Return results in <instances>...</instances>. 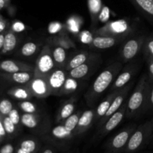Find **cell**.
I'll return each mask as SVG.
<instances>
[{"instance_id":"6da1fadb","label":"cell","mask_w":153,"mask_h":153,"mask_svg":"<svg viewBox=\"0 0 153 153\" xmlns=\"http://www.w3.org/2000/svg\"><path fill=\"white\" fill-rule=\"evenodd\" d=\"M123 67V64L122 62L116 61L111 64L100 73L85 94V101L88 106L92 107L102 94L111 86L117 76L122 70Z\"/></svg>"},{"instance_id":"7a4b0ae2","label":"cell","mask_w":153,"mask_h":153,"mask_svg":"<svg viewBox=\"0 0 153 153\" xmlns=\"http://www.w3.org/2000/svg\"><path fill=\"white\" fill-rule=\"evenodd\" d=\"M149 85V75L144 73L140 78L133 92L127 100L126 117L130 119L145 113Z\"/></svg>"},{"instance_id":"3957f363","label":"cell","mask_w":153,"mask_h":153,"mask_svg":"<svg viewBox=\"0 0 153 153\" xmlns=\"http://www.w3.org/2000/svg\"><path fill=\"white\" fill-rule=\"evenodd\" d=\"M134 31V26L126 19L111 21L105 24L101 28L94 29V35L111 36V37L128 38Z\"/></svg>"},{"instance_id":"277c9868","label":"cell","mask_w":153,"mask_h":153,"mask_svg":"<svg viewBox=\"0 0 153 153\" xmlns=\"http://www.w3.org/2000/svg\"><path fill=\"white\" fill-rule=\"evenodd\" d=\"M55 68L51 45L46 43L41 48L34 65V76L47 78Z\"/></svg>"},{"instance_id":"5b68a950","label":"cell","mask_w":153,"mask_h":153,"mask_svg":"<svg viewBox=\"0 0 153 153\" xmlns=\"http://www.w3.org/2000/svg\"><path fill=\"white\" fill-rule=\"evenodd\" d=\"M146 36L144 34L134 36L126 39L120 49V58L123 64L132 61L142 50Z\"/></svg>"},{"instance_id":"8992f818","label":"cell","mask_w":153,"mask_h":153,"mask_svg":"<svg viewBox=\"0 0 153 153\" xmlns=\"http://www.w3.org/2000/svg\"><path fill=\"white\" fill-rule=\"evenodd\" d=\"M82 113V111L79 110L75 111L64 122L57 124L51 129V136L58 140H67L76 134V127Z\"/></svg>"},{"instance_id":"52a82bcc","label":"cell","mask_w":153,"mask_h":153,"mask_svg":"<svg viewBox=\"0 0 153 153\" xmlns=\"http://www.w3.org/2000/svg\"><path fill=\"white\" fill-rule=\"evenodd\" d=\"M100 62V55L99 53H94V55L86 62L69 71L68 76L78 80L87 79L96 71Z\"/></svg>"},{"instance_id":"ba28073f","label":"cell","mask_w":153,"mask_h":153,"mask_svg":"<svg viewBox=\"0 0 153 153\" xmlns=\"http://www.w3.org/2000/svg\"><path fill=\"white\" fill-rule=\"evenodd\" d=\"M133 85H134V82H129L128 85H126L125 87H123V88H121V89L120 90V92L118 93L117 97H115L113 102L111 105L110 108H109L108 110L107 111L105 114L104 117L99 121V127L102 126L103 124L109 119V117H110L111 115H113L114 114L115 112L123 105V104L128 100V93H129V91L131 90Z\"/></svg>"},{"instance_id":"9c48e42d","label":"cell","mask_w":153,"mask_h":153,"mask_svg":"<svg viewBox=\"0 0 153 153\" xmlns=\"http://www.w3.org/2000/svg\"><path fill=\"white\" fill-rule=\"evenodd\" d=\"M68 76V72L64 68L55 67L47 76V82L50 88L51 95L58 96L66 79Z\"/></svg>"},{"instance_id":"30bf717a","label":"cell","mask_w":153,"mask_h":153,"mask_svg":"<svg viewBox=\"0 0 153 153\" xmlns=\"http://www.w3.org/2000/svg\"><path fill=\"white\" fill-rule=\"evenodd\" d=\"M137 70H138V68L137 67V64H135L134 63H131V64H127L120 72L118 76H117L116 79L111 86V92L121 89L126 85H128L131 82L134 75L136 74Z\"/></svg>"},{"instance_id":"8fae6325","label":"cell","mask_w":153,"mask_h":153,"mask_svg":"<svg viewBox=\"0 0 153 153\" xmlns=\"http://www.w3.org/2000/svg\"><path fill=\"white\" fill-rule=\"evenodd\" d=\"M26 86L34 97L39 99L47 98L51 95L50 88L47 82V78L34 76Z\"/></svg>"},{"instance_id":"7c38bea8","label":"cell","mask_w":153,"mask_h":153,"mask_svg":"<svg viewBox=\"0 0 153 153\" xmlns=\"http://www.w3.org/2000/svg\"><path fill=\"white\" fill-rule=\"evenodd\" d=\"M48 121H49V119L43 113H22L21 114L22 126L31 130H36L40 128H43L47 127V125H49Z\"/></svg>"},{"instance_id":"4fadbf2b","label":"cell","mask_w":153,"mask_h":153,"mask_svg":"<svg viewBox=\"0 0 153 153\" xmlns=\"http://www.w3.org/2000/svg\"><path fill=\"white\" fill-rule=\"evenodd\" d=\"M151 121L140 125L138 128L133 131L127 143V147L129 151H134L138 149L144 140L145 137L152 131Z\"/></svg>"},{"instance_id":"5bb4252c","label":"cell","mask_w":153,"mask_h":153,"mask_svg":"<svg viewBox=\"0 0 153 153\" xmlns=\"http://www.w3.org/2000/svg\"><path fill=\"white\" fill-rule=\"evenodd\" d=\"M34 65L22 61L4 60L0 61V71L5 73H13L17 72H34Z\"/></svg>"},{"instance_id":"9a60e30c","label":"cell","mask_w":153,"mask_h":153,"mask_svg":"<svg viewBox=\"0 0 153 153\" xmlns=\"http://www.w3.org/2000/svg\"><path fill=\"white\" fill-rule=\"evenodd\" d=\"M127 100L123 104V105L109 117V119L103 124L102 126L100 132L102 134H107L112 130L114 129L118 125L121 123L124 117H126V112Z\"/></svg>"},{"instance_id":"2e32d148","label":"cell","mask_w":153,"mask_h":153,"mask_svg":"<svg viewBox=\"0 0 153 153\" xmlns=\"http://www.w3.org/2000/svg\"><path fill=\"white\" fill-rule=\"evenodd\" d=\"M125 38L117 37H111V36H100L94 35L92 43H91L90 46L91 48L98 49H105L111 48L119 43H122Z\"/></svg>"},{"instance_id":"e0dca14e","label":"cell","mask_w":153,"mask_h":153,"mask_svg":"<svg viewBox=\"0 0 153 153\" xmlns=\"http://www.w3.org/2000/svg\"><path fill=\"white\" fill-rule=\"evenodd\" d=\"M96 108L88 109L83 111L79 119L77 127H76V134H82L91 128V126L94 123L95 120Z\"/></svg>"},{"instance_id":"ac0fdd59","label":"cell","mask_w":153,"mask_h":153,"mask_svg":"<svg viewBox=\"0 0 153 153\" xmlns=\"http://www.w3.org/2000/svg\"><path fill=\"white\" fill-rule=\"evenodd\" d=\"M76 101L77 100L76 97H73L61 105L55 117V123L58 124L64 122L74 113L76 107Z\"/></svg>"},{"instance_id":"d6986e66","label":"cell","mask_w":153,"mask_h":153,"mask_svg":"<svg viewBox=\"0 0 153 153\" xmlns=\"http://www.w3.org/2000/svg\"><path fill=\"white\" fill-rule=\"evenodd\" d=\"M135 8L153 24V0H129Z\"/></svg>"},{"instance_id":"ffe728a7","label":"cell","mask_w":153,"mask_h":153,"mask_svg":"<svg viewBox=\"0 0 153 153\" xmlns=\"http://www.w3.org/2000/svg\"><path fill=\"white\" fill-rule=\"evenodd\" d=\"M120 90L112 91V92H111L110 94H108V95L105 97V98L103 100V101H102L100 103V105L96 108L94 123L97 122H99V121H100V120L104 117V115L105 114L107 111L108 110V108H110L112 102H113L115 97H117L118 93L120 92Z\"/></svg>"},{"instance_id":"44dd1931","label":"cell","mask_w":153,"mask_h":153,"mask_svg":"<svg viewBox=\"0 0 153 153\" xmlns=\"http://www.w3.org/2000/svg\"><path fill=\"white\" fill-rule=\"evenodd\" d=\"M94 53L95 52H90L88 51H80L79 52H76L75 55H73L68 59V61L66 64L65 70L69 72L76 67H79L81 64L86 62L88 59H90L94 55Z\"/></svg>"},{"instance_id":"7402d4cb","label":"cell","mask_w":153,"mask_h":153,"mask_svg":"<svg viewBox=\"0 0 153 153\" xmlns=\"http://www.w3.org/2000/svg\"><path fill=\"white\" fill-rule=\"evenodd\" d=\"M1 76L10 82L19 85H25L34 77V72H17L13 73H3Z\"/></svg>"},{"instance_id":"603a6c76","label":"cell","mask_w":153,"mask_h":153,"mask_svg":"<svg viewBox=\"0 0 153 153\" xmlns=\"http://www.w3.org/2000/svg\"><path fill=\"white\" fill-rule=\"evenodd\" d=\"M134 126H130L128 128L120 131L111 141V146L114 149H119L124 147L128 143L131 134L134 131Z\"/></svg>"},{"instance_id":"cb8c5ba5","label":"cell","mask_w":153,"mask_h":153,"mask_svg":"<svg viewBox=\"0 0 153 153\" xmlns=\"http://www.w3.org/2000/svg\"><path fill=\"white\" fill-rule=\"evenodd\" d=\"M46 43L51 46H61L66 49H75L76 43L68 36V34H60V35H52L46 39Z\"/></svg>"},{"instance_id":"d4e9b609","label":"cell","mask_w":153,"mask_h":153,"mask_svg":"<svg viewBox=\"0 0 153 153\" xmlns=\"http://www.w3.org/2000/svg\"><path fill=\"white\" fill-rule=\"evenodd\" d=\"M91 20V26L95 27L99 22V16L103 7L102 0H87Z\"/></svg>"},{"instance_id":"484cf974","label":"cell","mask_w":153,"mask_h":153,"mask_svg":"<svg viewBox=\"0 0 153 153\" xmlns=\"http://www.w3.org/2000/svg\"><path fill=\"white\" fill-rule=\"evenodd\" d=\"M51 47H52V56L55 61V67L65 69L66 64L69 59L67 56V54H68L67 49L56 46H51Z\"/></svg>"},{"instance_id":"4316f807","label":"cell","mask_w":153,"mask_h":153,"mask_svg":"<svg viewBox=\"0 0 153 153\" xmlns=\"http://www.w3.org/2000/svg\"><path fill=\"white\" fill-rule=\"evenodd\" d=\"M8 94L19 101H23V100H29L32 98L34 96L32 95L30 90L28 89L26 85H20V86L14 87L7 91Z\"/></svg>"},{"instance_id":"83f0119b","label":"cell","mask_w":153,"mask_h":153,"mask_svg":"<svg viewBox=\"0 0 153 153\" xmlns=\"http://www.w3.org/2000/svg\"><path fill=\"white\" fill-rule=\"evenodd\" d=\"M81 82V80H78L68 76L58 96H65L73 94L79 89Z\"/></svg>"},{"instance_id":"f1b7e54d","label":"cell","mask_w":153,"mask_h":153,"mask_svg":"<svg viewBox=\"0 0 153 153\" xmlns=\"http://www.w3.org/2000/svg\"><path fill=\"white\" fill-rule=\"evenodd\" d=\"M18 38L16 33L13 32L11 29L7 31L4 34V46H3L1 52L3 54L10 53L12 51L15 49V48L17 46Z\"/></svg>"},{"instance_id":"f546056e","label":"cell","mask_w":153,"mask_h":153,"mask_svg":"<svg viewBox=\"0 0 153 153\" xmlns=\"http://www.w3.org/2000/svg\"><path fill=\"white\" fill-rule=\"evenodd\" d=\"M40 45L34 41H27L21 46L19 54L25 58H30L34 56L38 52Z\"/></svg>"},{"instance_id":"4dcf8cb0","label":"cell","mask_w":153,"mask_h":153,"mask_svg":"<svg viewBox=\"0 0 153 153\" xmlns=\"http://www.w3.org/2000/svg\"><path fill=\"white\" fill-rule=\"evenodd\" d=\"M17 106L22 111V113L37 114L42 113L39 106L30 100H23L18 102Z\"/></svg>"},{"instance_id":"1f68e13d","label":"cell","mask_w":153,"mask_h":153,"mask_svg":"<svg viewBox=\"0 0 153 153\" xmlns=\"http://www.w3.org/2000/svg\"><path fill=\"white\" fill-rule=\"evenodd\" d=\"M48 32L52 35H60V34H68L66 24L58 21L51 22L48 25Z\"/></svg>"},{"instance_id":"d6a6232c","label":"cell","mask_w":153,"mask_h":153,"mask_svg":"<svg viewBox=\"0 0 153 153\" xmlns=\"http://www.w3.org/2000/svg\"><path fill=\"white\" fill-rule=\"evenodd\" d=\"M65 24L68 31L73 34H79L82 25V19L79 16H72L67 19Z\"/></svg>"},{"instance_id":"836d02e7","label":"cell","mask_w":153,"mask_h":153,"mask_svg":"<svg viewBox=\"0 0 153 153\" xmlns=\"http://www.w3.org/2000/svg\"><path fill=\"white\" fill-rule=\"evenodd\" d=\"M143 56L153 58V35L146 36L143 47Z\"/></svg>"},{"instance_id":"e575fe53","label":"cell","mask_w":153,"mask_h":153,"mask_svg":"<svg viewBox=\"0 0 153 153\" xmlns=\"http://www.w3.org/2000/svg\"><path fill=\"white\" fill-rule=\"evenodd\" d=\"M2 125L5 133L9 135L14 134L17 129V126L12 122L8 116H4L2 120Z\"/></svg>"},{"instance_id":"d590c367","label":"cell","mask_w":153,"mask_h":153,"mask_svg":"<svg viewBox=\"0 0 153 153\" xmlns=\"http://www.w3.org/2000/svg\"><path fill=\"white\" fill-rule=\"evenodd\" d=\"M37 146V142H36V140H34V139L31 138L23 140L20 143V145H19V147H20L21 149H24V150L31 153H33L36 150Z\"/></svg>"},{"instance_id":"8d00e7d4","label":"cell","mask_w":153,"mask_h":153,"mask_svg":"<svg viewBox=\"0 0 153 153\" xmlns=\"http://www.w3.org/2000/svg\"><path fill=\"white\" fill-rule=\"evenodd\" d=\"M13 109V105L7 99H2L0 100V114L4 116H7Z\"/></svg>"},{"instance_id":"74e56055","label":"cell","mask_w":153,"mask_h":153,"mask_svg":"<svg viewBox=\"0 0 153 153\" xmlns=\"http://www.w3.org/2000/svg\"><path fill=\"white\" fill-rule=\"evenodd\" d=\"M149 91H148L147 102H146V106L145 112L148 111L153 110V80L149 77Z\"/></svg>"},{"instance_id":"f35d334b","label":"cell","mask_w":153,"mask_h":153,"mask_svg":"<svg viewBox=\"0 0 153 153\" xmlns=\"http://www.w3.org/2000/svg\"><path fill=\"white\" fill-rule=\"evenodd\" d=\"M79 40L82 43H85V44L91 45V43H92L93 39H94V35L93 33H91L88 31H82L81 32H79Z\"/></svg>"},{"instance_id":"ab89813d","label":"cell","mask_w":153,"mask_h":153,"mask_svg":"<svg viewBox=\"0 0 153 153\" xmlns=\"http://www.w3.org/2000/svg\"><path fill=\"white\" fill-rule=\"evenodd\" d=\"M7 116L10 117V119L11 120L12 122L16 126H19L21 124V115L19 114V111L17 110L16 108H13V110L9 113V114Z\"/></svg>"},{"instance_id":"60d3db41","label":"cell","mask_w":153,"mask_h":153,"mask_svg":"<svg viewBox=\"0 0 153 153\" xmlns=\"http://www.w3.org/2000/svg\"><path fill=\"white\" fill-rule=\"evenodd\" d=\"M10 29L15 33H21L22 31H25L27 29V27L25 24L21 21H15L11 25Z\"/></svg>"},{"instance_id":"b9f144b4","label":"cell","mask_w":153,"mask_h":153,"mask_svg":"<svg viewBox=\"0 0 153 153\" xmlns=\"http://www.w3.org/2000/svg\"><path fill=\"white\" fill-rule=\"evenodd\" d=\"M144 58L146 60V64H147L149 77L153 80V58H149V57H144Z\"/></svg>"},{"instance_id":"7bdbcfd3","label":"cell","mask_w":153,"mask_h":153,"mask_svg":"<svg viewBox=\"0 0 153 153\" xmlns=\"http://www.w3.org/2000/svg\"><path fill=\"white\" fill-rule=\"evenodd\" d=\"M14 151V148H13V145L10 143H7L0 149V153H13Z\"/></svg>"},{"instance_id":"ee69618b","label":"cell","mask_w":153,"mask_h":153,"mask_svg":"<svg viewBox=\"0 0 153 153\" xmlns=\"http://www.w3.org/2000/svg\"><path fill=\"white\" fill-rule=\"evenodd\" d=\"M6 28H7V23L0 16V33H2L6 29Z\"/></svg>"},{"instance_id":"f6af8a7d","label":"cell","mask_w":153,"mask_h":153,"mask_svg":"<svg viewBox=\"0 0 153 153\" xmlns=\"http://www.w3.org/2000/svg\"><path fill=\"white\" fill-rule=\"evenodd\" d=\"M10 0H0V10L4 8L9 4Z\"/></svg>"},{"instance_id":"bcb514c9","label":"cell","mask_w":153,"mask_h":153,"mask_svg":"<svg viewBox=\"0 0 153 153\" xmlns=\"http://www.w3.org/2000/svg\"><path fill=\"white\" fill-rule=\"evenodd\" d=\"M4 34L3 33H0V50H1L4 46Z\"/></svg>"},{"instance_id":"7dc6e473","label":"cell","mask_w":153,"mask_h":153,"mask_svg":"<svg viewBox=\"0 0 153 153\" xmlns=\"http://www.w3.org/2000/svg\"><path fill=\"white\" fill-rule=\"evenodd\" d=\"M16 153H31V152H27V151L24 150V149H21V148L19 147V149H17V152H16Z\"/></svg>"},{"instance_id":"c3c4849f","label":"cell","mask_w":153,"mask_h":153,"mask_svg":"<svg viewBox=\"0 0 153 153\" xmlns=\"http://www.w3.org/2000/svg\"><path fill=\"white\" fill-rule=\"evenodd\" d=\"M43 153H53V152H52V149H46V150H45Z\"/></svg>"},{"instance_id":"681fc988","label":"cell","mask_w":153,"mask_h":153,"mask_svg":"<svg viewBox=\"0 0 153 153\" xmlns=\"http://www.w3.org/2000/svg\"><path fill=\"white\" fill-rule=\"evenodd\" d=\"M151 124H152V130H153V120H151Z\"/></svg>"},{"instance_id":"f907efd6","label":"cell","mask_w":153,"mask_h":153,"mask_svg":"<svg viewBox=\"0 0 153 153\" xmlns=\"http://www.w3.org/2000/svg\"><path fill=\"white\" fill-rule=\"evenodd\" d=\"M152 35H153V33H152Z\"/></svg>"}]
</instances>
